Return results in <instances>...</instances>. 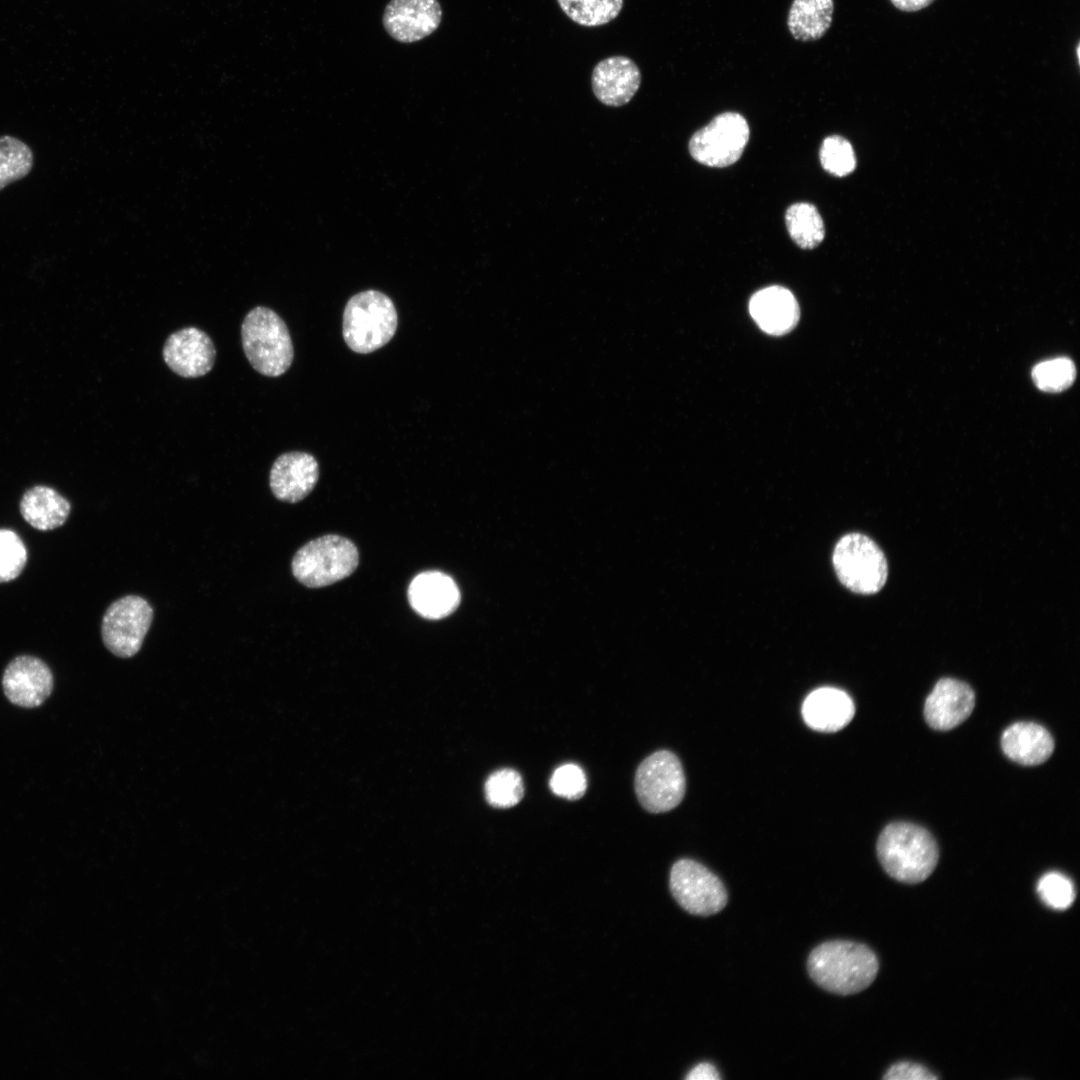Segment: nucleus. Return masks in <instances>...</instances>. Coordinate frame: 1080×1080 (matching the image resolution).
Instances as JSON below:
<instances>
[{"mask_svg":"<svg viewBox=\"0 0 1080 1080\" xmlns=\"http://www.w3.org/2000/svg\"><path fill=\"white\" fill-rule=\"evenodd\" d=\"M549 785L555 795L569 800H577L585 794L587 780L580 766L567 763L554 770Z\"/></svg>","mask_w":1080,"mask_h":1080,"instance_id":"obj_31","label":"nucleus"},{"mask_svg":"<svg viewBox=\"0 0 1080 1080\" xmlns=\"http://www.w3.org/2000/svg\"><path fill=\"white\" fill-rule=\"evenodd\" d=\"M397 325L394 303L377 290L353 295L344 308L343 338L356 353L368 354L386 345L393 338Z\"/></svg>","mask_w":1080,"mask_h":1080,"instance_id":"obj_4","label":"nucleus"},{"mask_svg":"<svg viewBox=\"0 0 1080 1080\" xmlns=\"http://www.w3.org/2000/svg\"><path fill=\"white\" fill-rule=\"evenodd\" d=\"M819 158L824 170L838 177L850 174L856 166V157L851 144L838 135L824 139Z\"/></svg>","mask_w":1080,"mask_h":1080,"instance_id":"obj_28","label":"nucleus"},{"mask_svg":"<svg viewBox=\"0 0 1080 1080\" xmlns=\"http://www.w3.org/2000/svg\"><path fill=\"white\" fill-rule=\"evenodd\" d=\"M162 355L167 366L183 378L206 375L214 366L216 349L210 336L197 327H185L170 334Z\"/></svg>","mask_w":1080,"mask_h":1080,"instance_id":"obj_11","label":"nucleus"},{"mask_svg":"<svg viewBox=\"0 0 1080 1080\" xmlns=\"http://www.w3.org/2000/svg\"><path fill=\"white\" fill-rule=\"evenodd\" d=\"M1076 378V368L1072 360L1065 357L1054 358L1037 364L1032 370V379L1042 391L1057 393L1069 388Z\"/></svg>","mask_w":1080,"mask_h":1080,"instance_id":"obj_27","label":"nucleus"},{"mask_svg":"<svg viewBox=\"0 0 1080 1080\" xmlns=\"http://www.w3.org/2000/svg\"><path fill=\"white\" fill-rule=\"evenodd\" d=\"M318 479L316 458L307 452L292 451L281 454L274 461L269 485L277 499L296 503L311 493Z\"/></svg>","mask_w":1080,"mask_h":1080,"instance_id":"obj_14","label":"nucleus"},{"mask_svg":"<svg viewBox=\"0 0 1080 1080\" xmlns=\"http://www.w3.org/2000/svg\"><path fill=\"white\" fill-rule=\"evenodd\" d=\"M1006 756L1022 765L1045 762L1054 750V740L1042 726L1032 722H1017L1006 728L1001 737Z\"/></svg>","mask_w":1080,"mask_h":1080,"instance_id":"obj_20","label":"nucleus"},{"mask_svg":"<svg viewBox=\"0 0 1080 1080\" xmlns=\"http://www.w3.org/2000/svg\"><path fill=\"white\" fill-rule=\"evenodd\" d=\"M1037 892L1041 900L1055 910L1068 909L1075 899L1072 881L1059 872L1044 874L1038 881Z\"/></svg>","mask_w":1080,"mask_h":1080,"instance_id":"obj_30","label":"nucleus"},{"mask_svg":"<svg viewBox=\"0 0 1080 1080\" xmlns=\"http://www.w3.org/2000/svg\"><path fill=\"white\" fill-rule=\"evenodd\" d=\"M833 12V0H793L787 17L789 32L796 40H817L830 28Z\"/></svg>","mask_w":1080,"mask_h":1080,"instance_id":"obj_22","label":"nucleus"},{"mask_svg":"<svg viewBox=\"0 0 1080 1080\" xmlns=\"http://www.w3.org/2000/svg\"><path fill=\"white\" fill-rule=\"evenodd\" d=\"M359 563L355 544L339 535H325L302 546L294 555L291 568L304 586L319 588L351 575Z\"/></svg>","mask_w":1080,"mask_h":1080,"instance_id":"obj_5","label":"nucleus"},{"mask_svg":"<svg viewBox=\"0 0 1080 1080\" xmlns=\"http://www.w3.org/2000/svg\"><path fill=\"white\" fill-rule=\"evenodd\" d=\"M408 600L415 612L426 619L437 620L452 614L460 603L455 581L440 571H425L413 578L408 587Z\"/></svg>","mask_w":1080,"mask_h":1080,"instance_id":"obj_17","label":"nucleus"},{"mask_svg":"<svg viewBox=\"0 0 1080 1080\" xmlns=\"http://www.w3.org/2000/svg\"><path fill=\"white\" fill-rule=\"evenodd\" d=\"M54 679L50 668L41 659L21 655L5 668L2 677L7 699L20 707L40 706L51 694Z\"/></svg>","mask_w":1080,"mask_h":1080,"instance_id":"obj_13","label":"nucleus"},{"mask_svg":"<svg viewBox=\"0 0 1080 1080\" xmlns=\"http://www.w3.org/2000/svg\"><path fill=\"white\" fill-rule=\"evenodd\" d=\"M570 20L585 27H597L614 20L622 10L623 0H557Z\"/></svg>","mask_w":1080,"mask_h":1080,"instance_id":"obj_24","label":"nucleus"},{"mask_svg":"<svg viewBox=\"0 0 1080 1080\" xmlns=\"http://www.w3.org/2000/svg\"><path fill=\"white\" fill-rule=\"evenodd\" d=\"M27 561V550L14 531L0 529V583L17 578Z\"/></svg>","mask_w":1080,"mask_h":1080,"instance_id":"obj_29","label":"nucleus"},{"mask_svg":"<svg viewBox=\"0 0 1080 1080\" xmlns=\"http://www.w3.org/2000/svg\"><path fill=\"white\" fill-rule=\"evenodd\" d=\"M876 954L866 945L833 940L816 946L807 960L812 980L821 988L840 995L867 988L878 973Z\"/></svg>","mask_w":1080,"mask_h":1080,"instance_id":"obj_1","label":"nucleus"},{"mask_svg":"<svg viewBox=\"0 0 1080 1080\" xmlns=\"http://www.w3.org/2000/svg\"><path fill=\"white\" fill-rule=\"evenodd\" d=\"M833 566L838 579L859 594H873L885 584L888 566L880 547L869 537L849 533L836 544Z\"/></svg>","mask_w":1080,"mask_h":1080,"instance_id":"obj_6","label":"nucleus"},{"mask_svg":"<svg viewBox=\"0 0 1080 1080\" xmlns=\"http://www.w3.org/2000/svg\"><path fill=\"white\" fill-rule=\"evenodd\" d=\"M749 135V125L741 114L724 112L692 135L689 152L703 165L726 167L739 160Z\"/></svg>","mask_w":1080,"mask_h":1080,"instance_id":"obj_8","label":"nucleus"},{"mask_svg":"<svg viewBox=\"0 0 1080 1080\" xmlns=\"http://www.w3.org/2000/svg\"><path fill=\"white\" fill-rule=\"evenodd\" d=\"M899 10L914 12L930 5L934 0H890Z\"/></svg>","mask_w":1080,"mask_h":1080,"instance_id":"obj_34","label":"nucleus"},{"mask_svg":"<svg viewBox=\"0 0 1080 1080\" xmlns=\"http://www.w3.org/2000/svg\"><path fill=\"white\" fill-rule=\"evenodd\" d=\"M33 152L20 139L0 136V191L27 176L33 167Z\"/></svg>","mask_w":1080,"mask_h":1080,"instance_id":"obj_25","label":"nucleus"},{"mask_svg":"<svg viewBox=\"0 0 1080 1080\" xmlns=\"http://www.w3.org/2000/svg\"><path fill=\"white\" fill-rule=\"evenodd\" d=\"M70 510L69 501L47 486L30 488L20 501L22 517L29 525L40 531L53 530L63 525Z\"/></svg>","mask_w":1080,"mask_h":1080,"instance_id":"obj_21","label":"nucleus"},{"mask_svg":"<svg viewBox=\"0 0 1080 1080\" xmlns=\"http://www.w3.org/2000/svg\"><path fill=\"white\" fill-rule=\"evenodd\" d=\"M487 802L496 808L517 805L524 796V784L518 771L502 768L493 772L485 783Z\"/></svg>","mask_w":1080,"mask_h":1080,"instance_id":"obj_26","label":"nucleus"},{"mask_svg":"<svg viewBox=\"0 0 1080 1080\" xmlns=\"http://www.w3.org/2000/svg\"><path fill=\"white\" fill-rule=\"evenodd\" d=\"M669 884L674 899L690 914L710 916L727 904V891L722 881L695 860L676 861L671 868Z\"/></svg>","mask_w":1080,"mask_h":1080,"instance_id":"obj_10","label":"nucleus"},{"mask_svg":"<svg viewBox=\"0 0 1080 1080\" xmlns=\"http://www.w3.org/2000/svg\"><path fill=\"white\" fill-rule=\"evenodd\" d=\"M688 1080H717L720 1075L714 1065L700 1063L696 1065L686 1076Z\"/></svg>","mask_w":1080,"mask_h":1080,"instance_id":"obj_33","label":"nucleus"},{"mask_svg":"<svg viewBox=\"0 0 1080 1080\" xmlns=\"http://www.w3.org/2000/svg\"><path fill=\"white\" fill-rule=\"evenodd\" d=\"M855 713L854 702L843 690L821 687L812 691L802 705L805 723L819 732H836L844 728Z\"/></svg>","mask_w":1080,"mask_h":1080,"instance_id":"obj_19","label":"nucleus"},{"mask_svg":"<svg viewBox=\"0 0 1080 1080\" xmlns=\"http://www.w3.org/2000/svg\"><path fill=\"white\" fill-rule=\"evenodd\" d=\"M974 706L975 694L967 683L942 678L926 698L924 717L931 728L946 731L968 718Z\"/></svg>","mask_w":1080,"mask_h":1080,"instance_id":"obj_15","label":"nucleus"},{"mask_svg":"<svg viewBox=\"0 0 1080 1080\" xmlns=\"http://www.w3.org/2000/svg\"><path fill=\"white\" fill-rule=\"evenodd\" d=\"M877 856L893 879L915 884L924 881L935 869L938 848L926 829L907 822H895L881 832Z\"/></svg>","mask_w":1080,"mask_h":1080,"instance_id":"obj_2","label":"nucleus"},{"mask_svg":"<svg viewBox=\"0 0 1080 1080\" xmlns=\"http://www.w3.org/2000/svg\"><path fill=\"white\" fill-rule=\"evenodd\" d=\"M785 222L792 240L803 249L817 247L825 236L822 217L817 208L806 202L791 205L785 214Z\"/></svg>","mask_w":1080,"mask_h":1080,"instance_id":"obj_23","label":"nucleus"},{"mask_svg":"<svg viewBox=\"0 0 1080 1080\" xmlns=\"http://www.w3.org/2000/svg\"><path fill=\"white\" fill-rule=\"evenodd\" d=\"M153 620V608L138 595L114 601L104 613L101 635L105 647L115 656L129 658L140 650Z\"/></svg>","mask_w":1080,"mask_h":1080,"instance_id":"obj_9","label":"nucleus"},{"mask_svg":"<svg viewBox=\"0 0 1080 1080\" xmlns=\"http://www.w3.org/2000/svg\"><path fill=\"white\" fill-rule=\"evenodd\" d=\"M749 311L758 326L771 335L791 331L800 314L794 295L781 286H770L756 292L750 299Z\"/></svg>","mask_w":1080,"mask_h":1080,"instance_id":"obj_18","label":"nucleus"},{"mask_svg":"<svg viewBox=\"0 0 1080 1080\" xmlns=\"http://www.w3.org/2000/svg\"><path fill=\"white\" fill-rule=\"evenodd\" d=\"M635 792L640 804L651 813H663L678 806L685 794L686 778L679 758L659 750L645 758L635 773Z\"/></svg>","mask_w":1080,"mask_h":1080,"instance_id":"obj_7","label":"nucleus"},{"mask_svg":"<svg viewBox=\"0 0 1080 1080\" xmlns=\"http://www.w3.org/2000/svg\"><path fill=\"white\" fill-rule=\"evenodd\" d=\"M641 84L637 64L627 56L607 57L592 71L591 85L596 98L604 105L620 107L627 104Z\"/></svg>","mask_w":1080,"mask_h":1080,"instance_id":"obj_16","label":"nucleus"},{"mask_svg":"<svg viewBox=\"0 0 1080 1080\" xmlns=\"http://www.w3.org/2000/svg\"><path fill=\"white\" fill-rule=\"evenodd\" d=\"M442 8L438 0H390L382 17L383 27L400 43L420 41L440 26Z\"/></svg>","mask_w":1080,"mask_h":1080,"instance_id":"obj_12","label":"nucleus"},{"mask_svg":"<svg viewBox=\"0 0 1080 1080\" xmlns=\"http://www.w3.org/2000/svg\"><path fill=\"white\" fill-rule=\"evenodd\" d=\"M241 340L249 363L264 376H281L293 362L294 348L288 328L268 307L257 306L246 314Z\"/></svg>","mask_w":1080,"mask_h":1080,"instance_id":"obj_3","label":"nucleus"},{"mask_svg":"<svg viewBox=\"0 0 1080 1080\" xmlns=\"http://www.w3.org/2000/svg\"><path fill=\"white\" fill-rule=\"evenodd\" d=\"M888 1080H932L937 1079L926 1067L912 1062H899L892 1065L885 1073Z\"/></svg>","mask_w":1080,"mask_h":1080,"instance_id":"obj_32","label":"nucleus"}]
</instances>
